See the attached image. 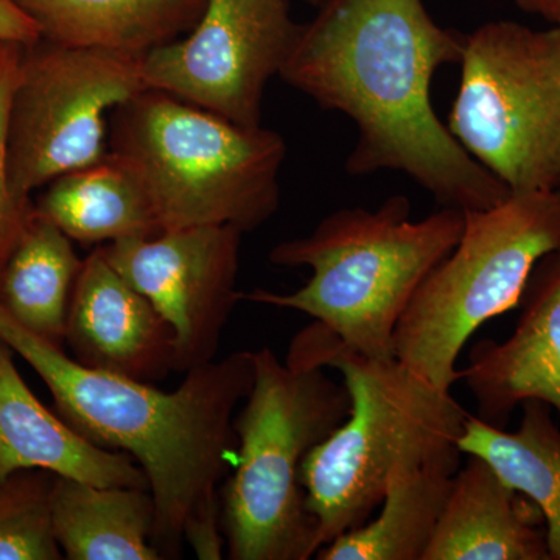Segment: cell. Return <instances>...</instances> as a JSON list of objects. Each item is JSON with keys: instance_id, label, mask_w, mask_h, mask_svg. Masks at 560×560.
<instances>
[{"instance_id": "obj_1", "label": "cell", "mask_w": 560, "mask_h": 560, "mask_svg": "<svg viewBox=\"0 0 560 560\" xmlns=\"http://www.w3.org/2000/svg\"><path fill=\"white\" fill-rule=\"evenodd\" d=\"M466 38L441 27L423 0H324L279 77L353 120L349 175L401 172L444 208L489 209L510 187L464 150L430 97L434 73L459 65Z\"/></svg>"}, {"instance_id": "obj_2", "label": "cell", "mask_w": 560, "mask_h": 560, "mask_svg": "<svg viewBox=\"0 0 560 560\" xmlns=\"http://www.w3.org/2000/svg\"><path fill=\"white\" fill-rule=\"evenodd\" d=\"M0 340L46 383L58 415L106 451L130 455L156 504L153 544L164 559L183 541L197 558H223L220 488L235 463V410L254 383L253 350L186 372L175 390L84 366L18 323L0 302Z\"/></svg>"}, {"instance_id": "obj_3", "label": "cell", "mask_w": 560, "mask_h": 560, "mask_svg": "<svg viewBox=\"0 0 560 560\" xmlns=\"http://www.w3.org/2000/svg\"><path fill=\"white\" fill-rule=\"evenodd\" d=\"M289 363L334 368L348 389V419L316 445L301 467L305 510L318 551L377 512L397 471L460 467L467 411L396 357L372 359L313 320L291 341Z\"/></svg>"}, {"instance_id": "obj_4", "label": "cell", "mask_w": 560, "mask_h": 560, "mask_svg": "<svg viewBox=\"0 0 560 560\" xmlns=\"http://www.w3.org/2000/svg\"><path fill=\"white\" fill-rule=\"evenodd\" d=\"M411 202L394 195L381 208L341 209L312 234L276 245L271 264L307 267L300 290H253L242 301L305 313L348 348L372 359L394 357V331L423 280L458 245L463 209L411 220Z\"/></svg>"}, {"instance_id": "obj_5", "label": "cell", "mask_w": 560, "mask_h": 560, "mask_svg": "<svg viewBox=\"0 0 560 560\" xmlns=\"http://www.w3.org/2000/svg\"><path fill=\"white\" fill-rule=\"evenodd\" d=\"M254 383L234 419L237 452L220 488L232 560H307L318 552L300 475L308 453L348 419L350 397L324 368L253 350Z\"/></svg>"}, {"instance_id": "obj_6", "label": "cell", "mask_w": 560, "mask_h": 560, "mask_svg": "<svg viewBox=\"0 0 560 560\" xmlns=\"http://www.w3.org/2000/svg\"><path fill=\"white\" fill-rule=\"evenodd\" d=\"M108 150L130 162L161 230L230 224L256 231L278 212L285 139L156 90L114 110Z\"/></svg>"}, {"instance_id": "obj_7", "label": "cell", "mask_w": 560, "mask_h": 560, "mask_svg": "<svg viewBox=\"0 0 560 560\" xmlns=\"http://www.w3.org/2000/svg\"><path fill=\"white\" fill-rule=\"evenodd\" d=\"M559 249L560 190L512 191L492 208L467 210L458 245L427 276L397 324L394 357L452 393L471 335L517 307L536 265Z\"/></svg>"}, {"instance_id": "obj_8", "label": "cell", "mask_w": 560, "mask_h": 560, "mask_svg": "<svg viewBox=\"0 0 560 560\" xmlns=\"http://www.w3.org/2000/svg\"><path fill=\"white\" fill-rule=\"evenodd\" d=\"M447 128L511 191L560 190V27L467 35Z\"/></svg>"}, {"instance_id": "obj_9", "label": "cell", "mask_w": 560, "mask_h": 560, "mask_svg": "<svg viewBox=\"0 0 560 560\" xmlns=\"http://www.w3.org/2000/svg\"><path fill=\"white\" fill-rule=\"evenodd\" d=\"M142 57L39 40L24 47L10 114L11 187L22 200L108 153L114 110L145 91Z\"/></svg>"}, {"instance_id": "obj_10", "label": "cell", "mask_w": 560, "mask_h": 560, "mask_svg": "<svg viewBox=\"0 0 560 560\" xmlns=\"http://www.w3.org/2000/svg\"><path fill=\"white\" fill-rule=\"evenodd\" d=\"M301 25L290 0H206L183 38L142 57L147 90L260 127L265 90L289 60Z\"/></svg>"}, {"instance_id": "obj_11", "label": "cell", "mask_w": 560, "mask_h": 560, "mask_svg": "<svg viewBox=\"0 0 560 560\" xmlns=\"http://www.w3.org/2000/svg\"><path fill=\"white\" fill-rule=\"evenodd\" d=\"M243 232L230 224L164 230L98 246L171 326L175 372L215 360L221 335L241 302Z\"/></svg>"}, {"instance_id": "obj_12", "label": "cell", "mask_w": 560, "mask_h": 560, "mask_svg": "<svg viewBox=\"0 0 560 560\" xmlns=\"http://www.w3.org/2000/svg\"><path fill=\"white\" fill-rule=\"evenodd\" d=\"M518 305L511 337L477 342L460 371L478 418L499 429L526 400L544 401L560 416V249L536 265Z\"/></svg>"}, {"instance_id": "obj_13", "label": "cell", "mask_w": 560, "mask_h": 560, "mask_svg": "<svg viewBox=\"0 0 560 560\" xmlns=\"http://www.w3.org/2000/svg\"><path fill=\"white\" fill-rule=\"evenodd\" d=\"M65 341L84 366L154 383L175 372V337L140 291L103 256L83 259Z\"/></svg>"}, {"instance_id": "obj_14", "label": "cell", "mask_w": 560, "mask_h": 560, "mask_svg": "<svg viewBox=\"0 0 560 560\" xmlns=\"http://www.w3.org/2000/svg\"><path fill=\"white\" fill-rule=\"evenodd\" d=\"M13 350L0 340V481L21 470H46L97 486L150 489L127 453L106 451L40 404L21 377Z\"/></svg>"}, {"instance_id": "obj_15", "label": "cell", "mask_w": 560, "mask_h": 560, "mask_svg": "<svg viewBox=\"0 0 560 560\" xmlns=\"http://www.w3.org/2000/svg\"><path fill=\"white\" fill-rule=\"evenodd\" d=\"M544 525L533 501L467 455L423 560H550Z\"/></svg>"}, {"instance_id": "obj_16", "label": "cell", "mask_w": 560, "mask_h": 560, "mask_svg": "<svg viewBox=\"0 0 560 560\" xmlns=\"http://www.w3.org/2000/svg\"><path fill=\"white\" fill-rule=\"evenodd\" d=\"M47 43L143 55L183 38L206 0H14Z\"/></svg>"}, {"instance_id": "obj_17", "label": "cell", "mask_w": 560, "mask_h": 560, "mask_svg": "<svg viewBox=\"0 0 560 560\" xmlns=\"http://www.w3.org/2000/svg\"><path fill=\"white\" fill-rule=\"evenodd\" d=\"M35 210L81 245H108L162 231L139 173L109 150L101 161L47 184Z\"/></svg>"}, {"instance_id": "obj_18", "label": "cell", "mask_w": 560, "mask_h": 560, "mask_svg": "<svg viewBox=\"0 0 560 560\" xmlns=\"http://www.w3.org/2000/svg\"><path fill=\"white\" fill-rule=\"evenodd\" d=\"M50 514L65 559H164L153 544L156 504L150 489L55 477Z\"/></svg>"}, {"instance_id": "obj_19", "label": "cell", "mask_w": 560, "mask_h": 560, "mask_svg": "<svg viewBox=\"0 0 560 560\" xmlns=\"http://www.w3.org/2000/svg\"><path fill=\"white\" fill-rule=\"evenodd\" d=\"M521 408L515 431L467 416L459 451L488 460L512 489L539 508L550 560H560V429L550 405L526 400Z\"/></svg>"}, {"instance_id": "obj_20", "label": "cell", "mask_w": 560, "mask_h": 560, "mask_svg": "<svg viewBox=\"0 0 560 560\" xmlns=\"http://www.w3.org/2000/svg\"><path fill=\"white\" fill-rule=\"evenodd\" d=\"M81 265L68 235L35 210L0 271V302L22 326L61 346Z\"/></svg>"}, {"instance_id": "obj_21", "label": "cell", "mask_w": 560, "mask_h": 560, "mask_svg": "<svg viewBox=\"0 0 560 560\" xmlns=\"http://www.w3.org/2000/svg\"><path fill=\"white\" fill-rule=\"evenodd\" d=\"M453 475L441 469L397 471L390 477L378 514L324 545L319 560H423Z\"/></svg>"}, {"instance_id": "obj_22", "label": "cell", "mask_w": 560, "mask_h": 560, "mask_svg": "<svg viewBox=\"0 0 560 560\" xmlns=\"http://www.w3.org/2000/svg\"><path fill=\"white\" fill-rule=\"evenodd\" d=\"M55 475L21 470L0 481V560H60L51 526Z\"/></svg>"}, {"instance_id": "obj_23", "label": "cell", "mask_w": 560, "mask_h": 560, "mask_svg": "<svg viewBox=\"0 0 560 560\" xmlns=\"http://www.w3.org/2000/svg\"><path fill=\"white\" fill-rule=\"evenodd\" d=\"M24 47L0 43V271L35 213L32 200H22L11 187L9 136L11 103L20 80Z\"/></svg>"}, {"instance_id": "obj_24", "label": "cell", "mask_w": 560, "mask_h": 560, "mask_svg": "<svg viewBox=\"0 0 560 560\" xmlns=\"http://www.w3.org/2000/svg\"><path fill=\"white\" fill-rule=\"evenodd\" d=\"M43 40L36 22L14 0H0V43L32 47Z\"/></svg>"}, {"instance_id": "obj_25", "label": "cell", "mask_w": 560, "mask_h": 560, "mask_svg": "<svg viewBox=\"0 0 560 560\" xmlns=\"http://www.w3.org/2000/svg\"><path fill=\"white\" fill-rule=\"evenodd\" d=\"M514 3L525 13L536 14L552 27H560V0H514Z\"/></svg>"}, {"instance_id": "obj_26", "label": "cell", "mask_w": 560, "mask_h": 560, "mask_svg": "<svg viewBox=\"0 0 560 560\" xmlns=\"http://www.w3.org/2000/svg\"><path fill=\"white\" fill-rule=\"evenodd\" d=\"M307 2L313 3V5H320V3L324 2V0H307Z\"/></svg>"}]
</instances>
